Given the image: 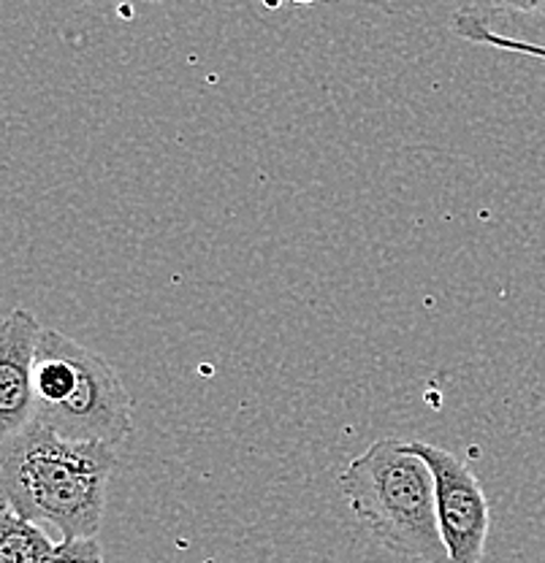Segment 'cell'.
I'll list each match as a JSON object with an SVG mask.
<instances>
[{"label": "cell", "instance_id": "1", "mask_svg": "<svg viewBox=\"0 0 545 563\" xmlns=\"http://www.w3.org/2000/svg\"><path fill=\"white\" fill-rule=\"evenodd\" d=\"M115 448L72 442L33 420L0 442V504L31 523L68 539H90L101 528Z\"/></svg>", "mask_w": 545, "mask_h": 563}, {"label": "cell", "instance_id": "2", "mask_svg": "<svg viewBox=\"0 0 545 563\" xmlns=\"http://www.w3.org/2000/svg\"><path fill=\"white\" fill-rule=\"evenodd\" d=\"M350 512L391 553L421 563H448L439 539L435 477L413 444L378 439L339 474Z\"/></svg>", "mask_w": 545, "mask_h": 563}, {"label": "cell", "instance_id": "3", "mask_svg": "<svg viewBox=\"0 0 545 563\" xmlns=\"http://www.w3.org/2000/svg\"><path fill=\"white\" fill-rule=\"evenodd\" d=\"M36 422L72 442L117 448L133 431V398L98 352L44 328L33 363Z\"/></svg>", "mask_w": 545, "mask_h": 563}, {"label": "cell", "instance_id": "4", "mask_svg": "<svg viewBox=\"0 0 545 563\" xmlns=\"http://www.w3.org/2000/svg\"><path fill=\"white\" fill-rule=\"evenodd\" d=\"M413 450L435 477L437 528L448 563H480L491 526L483 485L459 455L426 442H413Z\"/></svg>", "mask_w": 545, "mask_h": 563}, {"label": "cell", "instance_id": "5", "mask_svg": "<svg viewBox=\"0 0 545 563\" xmlns=\"http://www.w3.org/2000/svg\"><path fill=\"white\" fill-rule=\"evenodd\" d=\"M44 325L25 307L11 309L0 322V442L36 418L33 363Z\"/></svg>", "mask_w": 545, "mask_h": 563}, {"label": "cell", "instance_id": "6", "mask_svg": "<svg viewBox=\"0 0 545 563\" xmlns=\"http://www.w3.org/2000/svg\"><path fill=\"white\" fill-rule=\"evenodd\" d=\"M55 548L39 523L0 504V563H50Z\"/></svg>", "mask_w": 545, "mask_h": 563}, {"label": "cell", "instance_id": "7", "mask_svg": "<svg viewBox=\"0 0 545 563\" xmlns=\"http://www.w3.org/2000/svg\"><path fill=\"white\" fill-rule=\"evenodd\" d=\"M454 33L461 35V38L472 41V44L491 46V49H502V52H515V55H526V57H537V60H545V44H532V41H521V38H513V35L491 31L489 22H486L483 16H480V11H475V9L459 11V14L454 16Z\"/></svg>", "mask_w": 545, "mask_h": 563}, {"label": "cell", "instance_id": "8", "mask_svg": "<svg viewBox=\"0 0 545 563\" xmlns=\"http://www.w3.org/2000/svg\"><path fill=\"white\" fill-rule=\"evenodd\" d=\"M50 563H107V561H103L101 542H98L96 537H90V539H68V542H57Z\"/></svg>", "mask_w": 545, "mask_h": 563}]
</instances>
